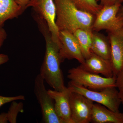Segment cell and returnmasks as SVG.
<instances>
[{"instance_id": "cell-1", "label": "cell", "mask_w": 123, "mask_h": 123, "mask_svg": "<svg viewBox=\"0 0 123 123\" xmlns=\"http://www.w3.org/2000/svg\"><path fill=\"white\" fill-rule=\"evenodd\" d=\"M34 20L44 37L46 50L44 60L39 74L54 90L62 91L65 88L61 63L63 62L60 53V47L54 42L46 21L37 14H33Z\"/></svg>"}, {"instance_id": "cell-2", "label": "cell", "mask_w": 123, "mask_h": 123, "mask_svg": "<svg viewBox=\"0 0 123 123\" xmlns=\"http://www.w3.org/2000/svg\"><path fill=\"white\" fill-rule=\"evenodd\" d=\"M55 23L59 31L73 33L77 29L92 30L95 15L78 8L72 0H54ZM93 31V30H92Z\"/></svg>"}, {"instance_id": "cell-3", "label": "cell", "mask_w": 123, "mask_h": 123, "mask_svg": "<svg viewBox=\"0 0 123 123\" xmlns=\"http://www.w3.org/2000/svg\"><path fill=\"white\" fill-rule=\"evenodd\" d=\"M68 87L72 92L83 95L93 102L105 106L113 111L120 112L121 102L116 86L94 90L69 82Z\"/></svg>"}, {"instance_id": "cell-4", "label": "cell", "mask_w": 123, "mask_h": 123, "mask_svg": "<svg viewBox=\"0 0 123 123\" xmlns=\"http://www.w3.org/2000/svg\"><path fill=\"white\" fill-rule=\"evenodd\" d=\"M68 77L71 84L92 90H101L107 87L116 86V76L110 78L102 77L88 72L80 66L69 69Z\"/></svg>"}, {"instance_id": "cell-5", "label": "cell", "mask_w": 123, "mask_h": 123, "mask_svg": "<svg viewBox=\"0 0 123 123\" xmlns=\"http://www.w3.org/2000/svg\"><path fill=\"white\" fill-rule=\"evenodd\" d=\"M44 79L39 74L36 77L34 92L41 107L43 119L46 123H63L56 113L53 100L49 94Z\"/></svg>"}, {"instance_id": "cell-6", "label": "cell", "mask_w": 123, "mask_h": 123, "mask_svg": "<svg viewBox=\"0 0 123 123\" xmlns=\"http://www.w3.org/2000/svg\"><path fill=\"white\" fill-rule=\"evenodd\" d=\"M121 5V4H117L102 6L95 15L92 30L98 32L106 30L108 32H112L123 28V20L117 16Z\"/></svg>"}, {"instance_id": "cell-7", "label": "cell", "mask_w": 123, "mask_h": 123, "mask_svg": "<svg viewBox=\"0 0 123 123\" xmlns=\"http://www.w3.org/2000/svg\"><path fill=\"white\" fill-rule=\"evenodd\" d=\"M46 21L52 39L60 46L59 31L56 24V7L54 0H32L27 6Z\"/></svg>"}, {"instance_id": "cell-8", "label": "cell", "mask_w": 123, "mask_h": 123, "mask_svg": "<svg viewBox=\"0 0 123 123\" xmlns=\"http://www.w3.org/2000/svg\"><path fill=\"white\" fill-rule=\"evenodd\" d=\"M93 102L83 95L71 92L70 104L72 123H90Z\"/></svg>"}, {"instance_id": "cell-9", "label": "cell", "mask_w": 123, "mask_h": 123, "mask_svg": "<svg viewBox=\"0 0 123 123\" xmlns=\"http://www.w3.org/2000/svg\"><path fill=\"white\" fill-rule=\"evenodd\" d=\"M60 53L63 61L65 59L77 60L81 64L85 59L80 49L76 38L68 31H59Z\"/></svg>"}, {"instance_id": "cell-10", "label": "cell", "mask_w": 123, "mask_h": 123, "mask_svg": "<svg viewBox=\"0 0 123 123\" xmlns=\"http://www.w3.org/2000/svg\"><path fill=\"white\" fill-rule=\"evenodd\" d=\"M49 94L55 101V108L57 116L63 123H72L71 119L70 98L71 91L66 87L62 91L48 90Z\"/></svg>"}, {"instance_id": "cell-11", "label": "cell", "mask_w": 123, "mask_h": 123, "mask_svg": "<svg viewBox=\"0 0 123 123\" xmlns=\"http://www.w3.org/2000/svg\"><path fill=\"white\" fill-rule=\"evenodd\" d=\"M111 46V60L114 76H116L123 68V28L108 32Z\"/></svg>"}, {"instance_id": "cell-12", "label": "cell", "mask_w": 123, "mask_h": 123, "mask_svg": "<svg viewBox=\"0 0 123 123\" xmlns=\"http://www.w3.org/2000/svg\"><path fill=\"white\" fill-rule=\"evenodd\" d=\"M81 67L85 70L95 74H101L107 78L114 76L112 65L110 60H106L92 53Z\"/></svg>"}, {"instance_id": "cell-13", "label": "cell", "mask_w": 123, "mask_h": 123, "mask_svg": "<svg viewBox=\"0 0 123 123\" xmlns=\"http://www.w3.org/2000/svg\"><path fill=\"white\" fill-rule=\"evenodd\" d=\"M91 122L123 123V112H115L99 104H94Z\"/></svg>"}, {"instance_id": "cell-14", "label": "cell", "mask_w": 123, "mask_h": 123, "mask_svg": "<svg viewBox=\"0 0 123 123\" xmlns=\"http://www.w3.org/2000/svg\"><path fill=\"white\" fill-rule=\"evenodd\" d=\"M24 11L15 0H0V28L6 21L18 17Z\"/></svg>"}, {"instance_id": "cell-15", "label": "cell", "mask_w": 123, "mask_h": 123, "mask_svg": "<svg viewBox=\"0 0 123 123\" xmlns=\"http://www.w3.org/2000/svg\"><path fill=\"white\" fill-rule=\"evenodd\" d=\"M91 51L104 59L111 60V46L108 37L98 31H93Z\"/></svg>"}, {"instance_id": "cell-16", "label": "cell", "mask_w": 123, "mask_h": 123, "mask_svg": "<svg viewBox=\"0 0 123 123\" xmlns=\"http://www.w3.org/2000/svg\"><path fill=\"white\" fill-rule=\"evenodd\" d=\"M92 30L79 29L73 33L80 47L85 59L90 56L92 44Z\"/></svg>"}, {"instance_id": "cell-17", "label": "cell", "mask_w": 123, "mask_h": 123, "mask_svg": "<svg viewBox=\"0 0 123 123\" xmlns=\"http://www.w3.org/2000/svg\"><path fill=\"white\" fill-rule=\"evenodd\" d=\"M78 8L96 15L102 6L97 0H72Z\"/></svg>"}, {"instance_id": "cell-18", "label": "cell", "mask_w": 123, "mask_h": 123, "mask_svg": "<svg viewBox=\"0 0 123 123\" xmlns=\"http://www.w3.org/2000/svg\"><path fill=\"white\" fill-rule=\"evenodd\" d=\"M23 104L22 102L17 103L15 101L12 102L7 113L8 122L11 123H17L18 115L23 111Z\"/></svg>"}, {"instance_id": "cell-19", "label": "cell", "mask_w": 123, "mask_h": 123, "mask_svg": "<svg viewBox=\"0 0 123 123\" xmlns=\"http://www.w3.org/2000/svg\"><path fill=\"white\" fill-rule=\"evenodd\" d=\"M116 86L118 89L121 104L123 105V68L117 75Z\"/></svg>"}, {"instance_id": "cell-20", "label": "cell", "mask_w": 123, "mask_h": 123, "mask_svg": "<svg viewBox=\"0 0 123 123\" xmlns=\"http://www.w3.org/2000/svg\"><path fill=\"white\" fill-rule=\"evenodd\" d=\"M25 97L23 95L12 97H4L0 95V108L6 104L18 100H25Z\"/></svg>"}, {"instance_id": "cell-21", "label": "cell", "mask_w": 123, "mask_h": 123, "mask_svg": "<svg viewBox=\"0 0 123 123\" xmlns=\"http://www.w3.org/2000/svg\"><path fill=\"white\" fill-rule=\"evenodd\" d=\"M102 6H110L117 4H122L123 0H97Z\"/></svg>"}, {"instance_id": "cell-22", "label": "cell", "mask_w": 123, "mask_h": 123, "mask_svg": "<svg viewBox=\"0 0 123 123\" xmlns=\"http://www.w3.org/2000/svg\"><path fill=\"white\" fill-rule=\"evenodd\" d=\"M7 35L6 31L3 27L0 28V49L1 47L5 40L7 39Z\"/></svg>"}, {"instance_id": "cell-23", "label": "cell", "mask_w": 123, "mask_h": 123, "mask_svg": "<svg viewBox=\"0 0 123 123\" xmlns=\"http://www.w3.org/2000/svg\"><path fill=\"white\" fill-rule=\"evenodd\" d=\"M32 0H15L18 5L22 8L24 10L27 9V6Z\"/></svg>"}, {"instance_id": "cell-24", "label": "cell", "mask_w": 123, "mask_h": 123, "mask_svg": "<svg viewBox=\"0 0 123 123\" xmlns=\"http://www.w3.org/2000/svg\"><path fill=\"white\" fill-rule=\"evenodd\" d=\"M9 60V58L8 55L4 54H0V66L7 63Z\"/></svg>"}, {"instance_id": "cell-25", "label": "cell", "mask_w": 123, "mask_h": 123, "mask_svg": "<svg viewBox=\"0 0 123 123\" xmlns=\"http://www.w3.org/2000/svg\"><path fill=\"white\" fill-rule=\"evenodd\" d=\"M8 122L7 113L3 112L0 114V123H7Z\"/></svg>"}, {"instance_id": "cell-26", "label": "cell", "mask_w": 123, "mask_h": 123, "mask_svg": "<svg viewBox=\"0 0 123 123\" xmlns=\"http://www.w3.org/2000/svg\"><path fill=\"white\" fill-rule=\"evenodd\" d=\"M117 16L120 19L123 20V5H121L118 12Z\"/></svg>"}]
</instances>
